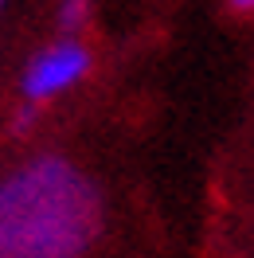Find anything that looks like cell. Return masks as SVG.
<instances>
[{"mask_svg": "<svg viewBox=\"0 0 254 258\" xmlns=\"http://www.w3.org/2000/svg\"><path fill=\"white\" fill-rule=\"evenodd\" d=\"M102 231V196L67 157L0 176V258H82Z\"/></svg>", "mask_w": 254, "mask_h": 258, "instance_id": "6da1fadb", "label": "cell"}, {"mask_svg": "<svg viewBox=\"0 0 254 258\" xmlns=\"http://www.w3.org/2000/svg\"><path fill=\"white\" fill-rule=\"evenodd\" d=\"M86 71H90V51L82 47L79 39L63 35V39L47 43V47L28 63L24 82H20V86H24V102H28V106H43L51 98L67 94L71 86H79V82L86 79Z\"/></svg>", "mask_w": 254, "mask_h": 258, "instance_id": "7a4b0ae2", "label": "cell"}, {"mask_svg": "<svg viewBox=\"0 0 254 258\" xmlns=\"http://www.w3.org/2000/svg\"><path fill=\"white\" fill-rule=\"evenodd\" d=\"M90 24V0H59V28L71 39Z\"/></svg>", "mask_w": 254, "mask_h": 258, "instance_id": "3957f363", "label": "cell"}, {"mask_svg": "<svg viewBox=\"0 0 254 258\" xmlns=\"http://www.w3.org/2000/svg\"><path fill=\"white\" fill-rule=\"evenodd\" d=\"M231 4H235L238 12H250V4H254V0H231Z\"/></svg>", "mask_w": 254, "mask_h": 258, "instance_id": "277c9868", "label": "cell"}, {"mask_svg": "<svg viewBox=\"0 0 254 258\" xmlns=\"http://www.w3.org/2000/svg\"><path fill=\"white\" fill-rule=\"evenodd\" d=\"M4 4H8V0H0V12H4Z\"/></svg>", "mask_w": 254, "mask_h": 258, "instance_id": "5b68a950", "label": "cell"}]
</instances>
